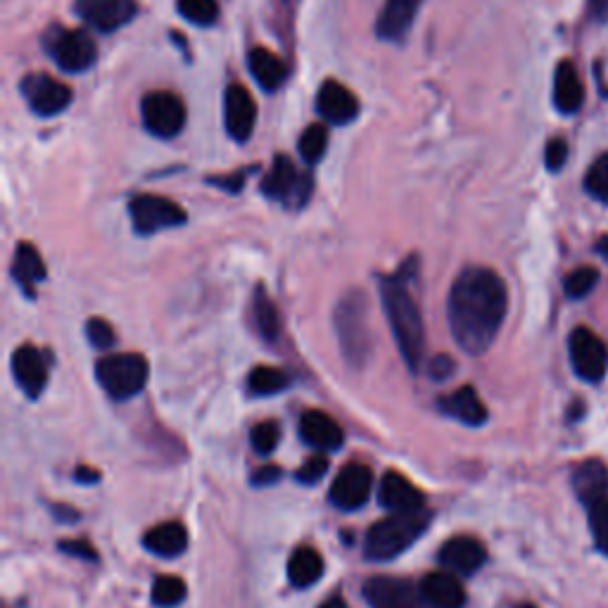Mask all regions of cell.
I'll return each mask as SVG.
<instances>
[{
  "mask_svg": "<svg viewBox=\"0 0 608 608\" xmlns=\"http://www.w3.org/2000/svg\"><path fill=\"white\" fill-rule=\"evenodd\" d=\"M506 307L508 295L500 273L488 267L464 269L447 297L452 338L466 354H486L504 324Z\"/></svg>",
  "mask_w": 608,
  "mask_h": 608,
  "instance_id": "obj_1",
  "label": "cell"
},
{
  "mask_svg": "<svg viewBox=\"0 0 608 608\" xmlns=\"http://www.w3.org/2000/svg\"><path fill=\"white\" fill-rule=\"evenodd\" d=\"M407 269L409 265L402 271H397L395 276L383 279L381 293H383L385 316H388L397 348L402 352L407 366L411 371H417L425 350V328H423L419 304L409 293Z\"/></svg>",
  "mask_w": 608,
  "mask_h": 608,
  "instance_id": "obj_2",
  "label": "cell"
},
{
  "mask_svg": "<svg viewBox=\"0 0 608 608\" xmlns=\"http://www.w3.org/2000/svg\"><path fill=\"white\" fill-rule=\"evenodd\" d=\"M431 525V511H407V514H390L373 523L366 533L364 551L371 561H390L419 540Z\"/></svg>",
  "mask_w": 608,
  "mask_h": 608,
  "instance_id": "obj_3",
  "label": "cell"
},
{
  "mask_svg": "<svg viewBox=\"0 0 608 608\" xmlns=\"http://www.w3.org/2000/svg\"><path fill=\"white\" fill-rule=\"evenodd\" d=\"M148 376V359L136 352L109 354L95 364V378H98L103 390L117 399V402H124V399H131L141 393L145 388Z\"/></svg>",
  "mask_w": 608,
  "mask_h": 608,
  "instance_id": "obj_4",
  "label": "cell"
},
{
  "mask_svg": "<svg viewBox=\"0 0 608 608\" xmlns=\"http://www.w3.org/2000/svg\"><path fill=\"white\" fill-rule=\"evenodd\" d=\"M44 38L46 50L50 52L55 65L69 74L86 72V69L93 67L95 55H98L95 40L81 30H65V26L55 24Z\"/></svg>",
  "mask_w": 608,
  "mask_h": 608,
  "instance_id": "obj_5",
  "label": "cell"
},
{
  "mask_svg": "<svg viewBox=\"0 0 608 608\" xmlns=\"http://www.w3.org/2000/svg\"><path fill=\"white\" fill-rule=\"evenodd\" d=\"M312 188V176L300 172L295 162L285 155H279L273 160L265 182H261V192H265L269 200L290 207V210H300V207L307 204Z\"/></svg>",
  "mask_w": 608,
  "mask_h": 608,
  "instance_id": "obj_6",
  "label": "cell"
},
{
  "mask_svg": "<svg viewBox=\"0 0 608 608\" xmlns=\"http://www.w3.org/2000/svg\"><path fill=\"white\" fill-rule=\"evenodd\" d=\"M336 326L344 356L350 359L354 366L364 364L369 356L371 342H369V326H366V304L364 297H348L340 302L336 312Z\"/></svg>",
  "mask_w": 608,
  "mask_h": 608,
  "instance_id": "obj_7",
  "label": "cell"
},
{
  "mask_svg": "<svg viewBox=\"0 0 608 608\" xmlns=\"http://www.w3.org/2000/svg\"><path fill=\"white\" fill-rule=\"evenodd\" d=\"M129 214L136 233H141V236H152V233L184 226L188 219L182 204L160 196H136L129 202Z\"/></svg>",
  "mask_w": 608,
  "mask_h": 608,
  "instance_id": "obj_8",
  "label": "cell"
},
{
  "mask_svg": "<svg viewBox=\"0 0 608 608\" xmlns=\"http://www.w3.org/2000/svg\"><path fill=\"white\" fill-rule=\"evenodd\" d=\"M141 115L145 129L157 138H174L186 127V105L169 91L148 93L141 103Z\"/></svg>",
  "mask_w": 608,
  "mask_h": 608,
  "instance_id": "obj_9",
  "label": "cell"
},
{
  "mask_svg": "<svg viewBox=\"0 0 608 608\" xmlns=\"http://www.w3.org/2000/svg\"><path fill=\"white\" fill-rule=\"evenodd\" d=\"M571 364L580 378L587 383H599L608 369V348L606 342L592 334L589 328H575L569 340Z\"/></svg>",
  "mask_w": 608,
  "mask_h": 608,
  "instance_id": "obj_10",
  "label": "cell"
},
{
  "mask_svg": "<svg viewBox=\"0 0 608 608\" xmlns=\"http://www.w3.org/2000/svg\"><path fill=\"white\" fill-rule=\"evenodd\" d=\"M20 89L26 105L38 117H55L72 105V89L50 74H30Z\"/></svg>",
  "mask_w": 608,
  "mask_h": 608,
  "instance_id": "obj_11",
  "label": "cell"
},
{
  "mask_svg": "<svg viewBox=\"0 0 608 608\" xmlns=\"http://www.w3.org/2000/svg\"><path fill=\"white\" fill-rule=\"evenodd\" d=\"M373 490V471L366 464H348L330 486V502L342 511L362 508Z\"/></svg>",
  "mask_w": 608,
  "mask_h": 608,
  "instance_id": "obj_12",
  "label": "cell"
},
{
  "mask_svg": "<svg viewBox=\"0 0 608 608\" xmlns=\"http://www.w3.org/2000/svg\"><path fill=\"white\" fill-rule=\"evenodd\" d=\"M364 597L371 608H431L421 589L399 577H371L364 585Z\"/></svg>",
  "mask_w": 608,
  "mask_h": 608,
  "instance_id": "obj_13",
  "label": "cell"
},
{
  "mask_svg": "<svg viewBox=\"0 0 608 608\" xmlns=\"http://www.w3.org/2000/svg\"><path fill=\"white\" fill-rule=\"evenodd\" d=\"M224 124L233 141H250L257 124V105L245 86L231 84L224 93Z\"/></svg>",
  "mask_w": 608,
  "mask_h": 608,
  "instance_id": "obj_14",
  "label": "cell"
},
{
  "mask_svg": "<svg viewBox=\"0 0 608 608\" xmlns=\"http://www.w3.org/2000/svg\"><path fill=\"white\" fill-rule=\"evenodd\" d=\"M77 12L103 34L117 32L136 15V0H77Z\"/></svg>",
  "mask_w": 608,
  "mask_h": 608,
  "instance_id": "obj_15",
  "label": "cell"
},
{
  "mask_svg": "<svg viewBox=\"0 0 608 608\" xmlns=\"http://www.w3.org/2000/svg\"><path fill=\"white\" fill-rule=\"evenodd\" d=\"M437 559L447 571H452L456 575H473L476 571L482 569V565H486L488 549L482 547V542L476 540V537L459 535L442 545Z\"/></svg>",
  "mask_w": 608,
  "mask_h": 608,
  "instance_id": "obj_16",
  "label": "cell"
},
{
  "mask_svg": "<svg viewBox=\"0 0 608 608\" xmlns=\"http://www.w3.org/2000/svg\"><path fill=\"white\" fill-rule=\"evenodd\" d=\"M12 373H15V381L26 397L36 399L48 385V359L32 344H22L12 352Z\"/></svg>",
  "mask_w": 608,
  "mask_h": 608,
  "instance_id": "obj_17",
  "label": "cell"
},
{
  "mask_svg": "<svg viewBox=\"0 0 608 608\" xmlns=\"http://www.w3.org/2000/svg\"><path fill=\"white\" fill-rule=\"evenodd\" d=\"M378 502L388 508L390 514H407V511L425 508L423 492L413 486L407 476L397 471H388L381 478Z\"/></svg>",
  "mask_w": 608,
  "mask_h": 608,
  "instance_id": "obj_18",
  "label": "cell"
},
{
  "mask_svg": "<svg viewBox=\"0 0 608 608\" xmlns=\"http://www.w3.org/2000/svg\"><path fill=\"white\" fill-rule=\"evenodd\" d=\"M316 113H319L328 124L342 127V124H350L356 119L359 101L348 86H342L338 81L330 79L319 89V95H316Z\"/></svg>",
  "mask_w": 608,
  "mask_h": 608,
  "instance_id": "obj_19",
  "label": "cell"
},
{
  "mask_svg": "<svg viewBox=\"0 0 608 608\" xmlns=\"http://www.w3.org/2000/svg\"><path fill=\"white\" fill-rule=\"evenodd\" d=\"M300 435L309 447L321 452H336L344 440V433L338 425V421L316 409L304 411L300 417Z\"/></svg>",
  "mask_w": 608,
  "mask_h": 608,
  "instance_id": "obj_20",
  "label": "cell"
},
{
  "mask_svg": "<svg viewBox=\"0 0 608 608\" xmlns=\"http://www.w3.org/2000/svg\"><path fill=\"white\" fill-rule=\"evenodd\" d=\"M423 0H385L378 15L376 34L383 40H402L411 30Z\"/></svg>",
  "mask_w": 608,
  "mask_h": 608,
  "instance_id": "obj_21",
  "label": "cell"
},
{
  "mask_svg": "<svg viewBox=\"0 0 608 608\" xmlns=\"http://www.w3.org/2000/svg\"><path fill=\"white\" fill-rule=\"evenodd\" d=\"M421 594L431 608H464L466 589L456 573H431L423 577Z\"/></svg>",
  "mask_w": 608,
  "mask_h": 608,
  "instance_id": "obj_22",
  "label": "cell"
},
{
  "mask_svg": "<svg viewBox=\"0 0 608 608\" xmlns=\"http://www.w3.org/2000/svg\"><path fill=\"white\" fill-rule=\"evenodd\" d=\"M440 411L447 413V417L456 419L464 425H471V428H478L488 421V407L480 399L478 390L471 388V385H464L461 390L442 397Z\"/></svg>",
  "mask_w": 608,
  "mask_h": 608,
  "instance_id": "obj_23",
  "label": "cell"
},
{
  "mask_svg": "<svg viewBox=\"0 0 608 608\" xmlns=\"http://www.w3.org/2000/svg\"><path fill=\"white\" fill-rule=\"evenodd\" d=\"M143 547L162 559H176L188 549V530L182 523L167 521L148 530L143 537Z\"/></svg>",
  "mask_w": 608,
  "mask_h": 608,
  "instance_id": "obj_24",
  "label": "cell"
},
{
  "mask_svg": "<svg viewBox=\"0 0 608 608\" xmlns=\"http://www.w3.org/2000/svg\"><path fill=\"white\" fill-rule=\"evenodd\" d=\"M585 103V86L573 62H559L554 72V105L561 115H575Z\"/></svg>",
  "mask_w": 608,
  "mask_h": 608,
  "instance_id": "obj_25",
  "label": "cell"
},
{
  "mask_svg": "<svg viewBox=\"0 0 608 608\" xmlns=\"http://www.w3.org/2000/svg\"><path fill=\"white\" fill-rule=\"evenodd\" d=\"M247 65H250V72L255 77L257 84L265 91H279L285 84V65L281 62L279 55H273L267 48H253L247 55Z\"/></svg>",
  "mask_w": 608,
  "mask_h": 608,
  "instance_id": "obj_26",
  "label": "cell"
},
{
  "mask_svg": "<svg viewBox=\"0 0 608 608\" xmlns=\"http://www.w3.org/2000/svg\"><path fill=\"white\" fill-rule=\"evenodd\" d=\"M324 571H326V563L321 559V554L314 547H307V545L295 549L293 557H290V561H288L290 583H293L300 589L319 583V577L324 575Z\"/></svg>",
  "mask_w": 608,
  "mask_h": 608,
  "instance_id": "obj_27",
  "label": "cell"
},
{
  "mask_svg": "<svg viewBox=\"0 0 608 608\" xmlns=\"http://www.w3.org/2000/svg\"><path fill=\"white\" fill-rule=\"evenodd\" d=\"M12 276L26 295L34 297V285L46 279V265L32 243H20L12 261Z\"/></svg>",
  "mask_w": 608,
  "mask_h": 608,
  "instance_id": "obj_28",
  "label": "cell"
},
{
  "mask_svg": "<svg viewBox=\"0 0 608 608\" xmlns=\"http://www.w3.org/2000/svg\"><path fill=\"white\" fill-rule=\"evenodd\" d=\"M573 486L580 500L587 506L589 502L599 500V496H606L608 490V473L604 464L599 461H587L583 466L575 468V476H573Z\"/></svg>",
  "mask_w": 608,
  "mask_h": 608,
  "instance_id": "obj_29",
  "label": "cell"
},
{
  "mask_svg": "<svg viewBox=\"0 0 608 608\" xmlns=\"http://www.w3.org/2000/svg\"><path fill=\"white\" fill-rule=\"evenodd\" d=\"M253 314H255V324L259 336L265 338L267 342H273L281 334V316L276 304L271 302V297L265 293V290H257L255 300H253Z\"/></svg>",
  "mask_w": 608,
  "mask_h": 608,
  "instance_id": "obj_30",
  "label": "cell"
},
{
  "mask_svg": "<svg viewBox=\"0 0 608 608\" xmlns=\"http://www.w3.org/2000/svg\"><path fill=\"white\" fill-rule=\"evenodd\" d=\"M290 385L288 373L276 369V366H257L250 378H247V388H250V395L255 397H271L283 393Z\"/></svg>",
  "mask_w": 608,
  "mask_h": 608,
  "instance_id": "obj_31",
  "label": "cell"
},
{
  "mask_svg": "<svg viewBox=\"0 0 608 608\" xmlns=\"http://www.w3.org/2000/svg\"><path fill=\"white\" fill-rule=\"evenodd\" d=\"M188 587L182 577L176 575H160L152 585V604L157 608H174L184 604Z\"/></svg>",
  "mask_w": 608,
  "mask_h": 608,
  "instance_id": "obj_32",
  "label": "cell"
},
{
  "mask_svg": "<svg viewBox=\"0 0 608 608\" xmlns=\"http://www.w3.org/2000/svg\"><path fill=\"white\" fill-rule=\"evenodd\" d=\"M297 148H300L302 160L307 164L321 162L326 155V148H328V129L324 127V124H312V127L302 131Z\"/></svg>",
  "mask_w": 608,
  "mask_h": 608,
  "instance_id": "obj_33",
  "label": "cell"
},
{
  "mask_svg": "<svg viewBox=\"0 0 608 608\" xmlns=\"http://www.w3.org/2000/svg\"><path fill=\"white\" fill-rule=\"evenodd\" d=\"M178 12L198 26H210L219 20V3L217 0H178Z\"/></svg>",
  "mask_w": 608,
  "mask_h": 608,
  "instance_id": "obj_34",
  "label": "cell"
},
{
  "mask_svg": "<svg viewBox=\"0 0 608 608\" xmlns=\"http://www.w3.org/2000/svg\"><path fill=\"white\" fill-rule=\"evenodd\" d=\"M589 530L594 535V542L608 557V496H599L587 504Z\"/></svg>",
  "mask_w": 608,
  "mask_h": 608,
  "instance_id": "obj_35",
  "label": "cell"
},
{
  "mask_svg": "<svg viewBox=\"0 0 608 608\" xmlns=\"http://www.w3.org/2000/svg\"><path fill=\"white\" fill-rule=\"evenodd\" d=\"M599 283V271L594 269V267H580L575 271H571L569 276H565V281H563V290H565V295H569L571 300H583L587 297L594 288H597Z\"/></svg>",
  "mask_w": 608,
  "mask_h": 608,
  "instance_id": "obj_36",
  "label": "cell"
},
{
  "mask_svg": "<svg viewBox=\"0 0 608 608\" xmlns=\"http://www.w3.org/2000/svg\"><path fill=\"white\" fill-rule=\"evenodd\" d=\"M585 190L594 200L608 204V152L592 162L585 176Z\"/></svg>",
  "mask_w": 608,
  "mask_h": 608,
  "instance_id": "obj_37",
  "label": "cell"
},
{
  "mask_svg": "<svg viewBox=\"0 0 608 608\" xmlns=\"http://www.w3.org/2000/svg\"><path fill=\"white\" fill-rule=\"evenodd\" d=\"M253 447L257 454L261 456H269L276 447H279V442H281V428L276 421H261L253 428Z\"/></svg>",
  "mask_w": 608,
  "mask_h": 608,
  "instance_id": "obj_38",
  "label": "cell"
},
{
  "mask_svg": "<svg viewBox=\"0 0 608 608\" xmlns=\"http://www.w3.org/2000/svg\"><path fill=\"white\" fill-rule=\"evenodd\" d=\"M328 473V459L324 454H316V456H309L307 461H304L300 468H297V482H302V486H316L324 476Z\"/></svg>",
  "mask_w": 608,
  "mask_h": 608,
  "instance_id": "obj_39",
  "label": "cell"
},
{
  "mask_svg": "<svg viewBox=\"0 0 608 608\" xmlns=\"http://www.w3.org/2000/svg\"><path fill=\"white\" fill-rule=\"evenodd\" d=\"M86 336L95 350H109L117 340L115 328L109 326L105 319H91L86 324Z\"/></svg>",
  "mask_w": 608,
  "mask_h": 608,
  "instance_id": "obj_40",
  "label": "cell"
},
{
  "mask_svg": "<svg viewBox=\"0 0 608 608\" xmlns=\"http://www.w3.org/2000/svg\"><path fill=\"white\" fill-rule=\"evenodd\" d=\"M569 160V143L563 138H551L545 148V164L549 172H559Z\"/></svg>",
  "mask_w": 608,
  "mask_h": 608,
  "instance_id": "obj_41",
  "label": "cell"
},
{
  "mask_svg": "<svg viewBox=\"0 0 608 608\" xmlns=\"http://www.w3.org/2000/svg\"><path fill=\"white\" fill-rule=\"evenodd\" d=\"M60 551H65V554L69 557H79V559H86V561H98V551H95L89 542L84 540H65L60 542Z\"/></svg>",
  "mask_w": 608,
  "mask_h": 608,
  "instance_id": "obj_42",
  "label": "cell"
},
{
  "mask_svg": "<svg viewBox=\"0 0 608 608\" xmlns=\"http://www.w3.org/2000/svg\"><path fill=\"white\" fill-rule=\"evenodd\" d=\"M281 478V468L279 466H261L259 471L253 473V486L255 488H265V486H273L276 480Z\"/></svg>",
  "mask_w": 608,
  "mask_h": 608,
  "instance_id": "obj_43",
  "label": "cell"
},
{
  "mask_svg": "<svg viewBox=\"0 0 608 608\" xmlns=\"http://www.w3.org/2000/svg\"><path fill=\"white\" fill-rule=\"evenodd\" d=\"M452 371H454V362L449 356H437V359H433L431 362V376L433 378H437V381H445V378H449L452 376Z\"/></svg>",
  "mask_w": 608,
  "mask_h": 608,
  "instance_id": "obj_44",
  "label": "cell"
},
{
  "mask_svg": "<svg viewBox=\"0 0 608 608\" xmlns=\"http://www.w3.org/2000/svg\"><path fill=\"white\" fill-rule=\"evenodd\" d=\"M210 184L214 186H221L224 190H231V192H238L241 186H243V174L238 176H226V178H212Z\"/></svg>",
  "mask_w": 608,
  "mask_h": 608,
  "instance_id": "obj_45",
  "label": "cell"
},
{
  "mask_svg": "<svg viewBox=\"0 0 608 608\" xmlns=\"http://www.w3.org/2000/svg\"><path fill=\"white\" fill-rule=\"evenodd\" d=\"M77 480L84 482V486H93V482L101 480V473L93 471V468H89V466H81L77 471Z\"/></svg>",
  "mask_w": 608,
  "mask_h": 608,
  "instance_id": "obj_46",
  "label": "cell"
},
{
  "mask_svg": "<svg viewBox=\"0 0 608 608\" xmlns=\"http://www.w3.org/2000/svg\"><path fill=\"white\" fill-rule=\"evenodd\" d=\"M589 5H592L594 15H597L599 20L608 17V0H589Z\"/></svg>",
  "mask_w": 608,
  "mask_h": 608,
  "instance_id": "obj_47",
  "label": "cell"
},
{
  "mask_svg": "<svg viewBox=\"0 0 608 608\" xmlns=\"http://www.w3.org/2000/svg\"><path fill=\"white\" fill-rule=\"evenodd\" d=\"M319 608H350L348 601H344L342 597H330L326 604H321Z\"/></svg>",
  "mask_w": 608,
  "mask_h": 608,
  "instance_id": "obj_48",
  "label": "cell"
},
{
  "mask_svg": "<svg viewBox=\"0 0 608 608\" xmlns=\"http://www.w3.org/2000/svg\"><path fill=\"white\" fill-rule=\"evenodd\" d=\"M597 253H599V255L608 261V233H606V236L597 243Z\"/></svg>",
  "mask_w": 608,
  "mask_h": 608,
  "instance_id": "obj_49",
  "label": "cell"
},
{
  "mask_svg": "<svg viewBox=\"0 0 608 608\" xmlns=\"http://www.w3.org/2000/svg\"><path fill=\"white\" fill-rule=\"evenodd\" d=\"M521 608H535V606H530V604H525V606H521Z\"/></svg>",
  "mask_w": 608,
  "mask_h": 608,
  "instance_id": "obj_50",
  "label": "cell"
}]
</instances>
